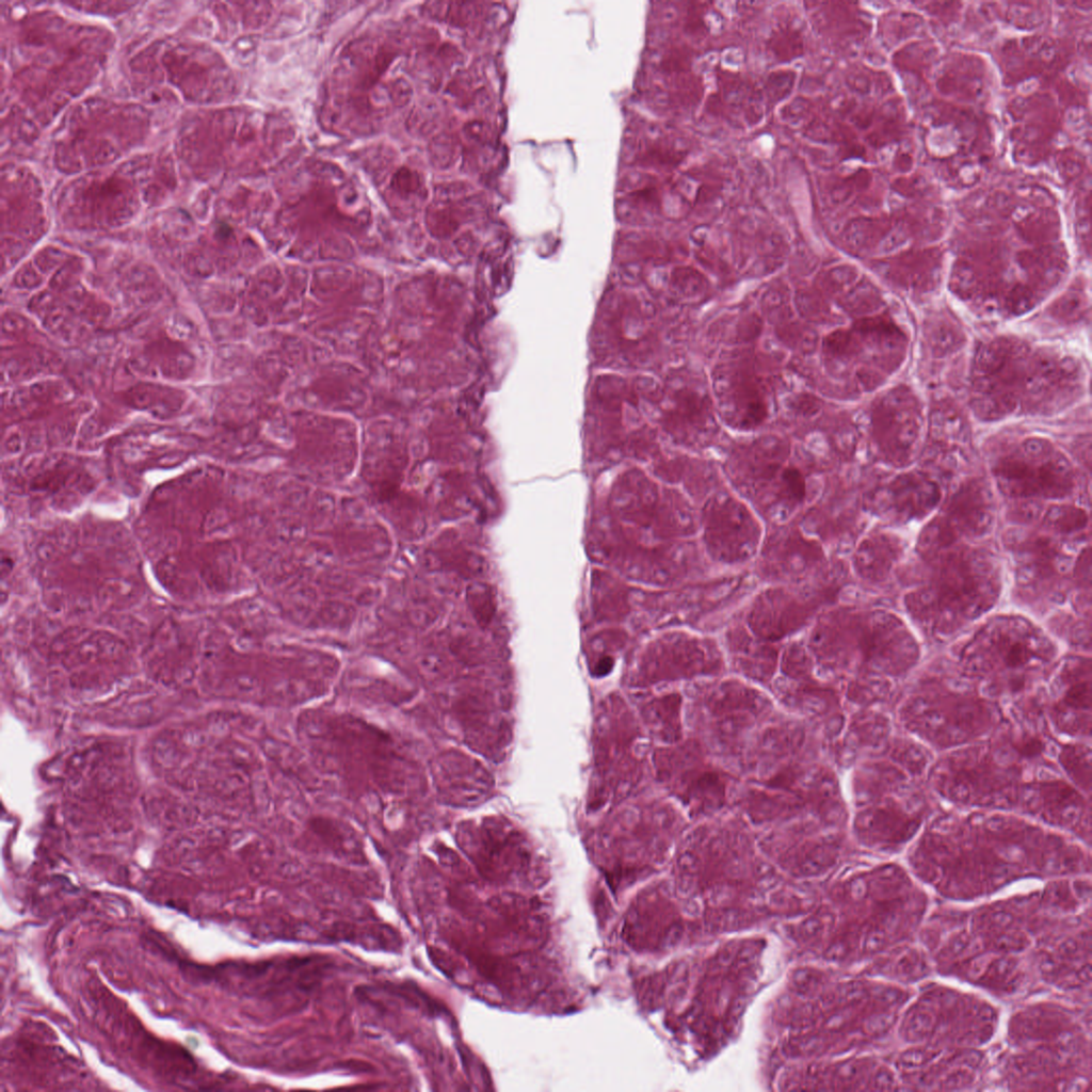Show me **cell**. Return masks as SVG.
I'll list each match as a JSON object with an SVG mask.
<instances>
[{
	"instance_id": "cell-20",
	"label": "cell",
	"mask_w": 1092,
	"mask_h": 1092,
	"mask_svg": "<svg viewBox=\"0 0 1092 1092\" xmlns=\"http://www.w3.org/2000/svg\"><path fill=\"white\" fill-rule=\"evenodd\" d=\"M720 642L728 671L765 689L770 688L778 672L782 645L758 639L742 620L729 623Z\"/></svg>"
},
{
	"instance_id": "cell-27",
	"label": "cell",
	"mask_w": 1092,
	"mask_h": 1092,
	"mask_svg": "<svg viewBox=\"0 0 1092 1092\" xmlns=\"http://www.w3.org/2000/svg\"><path fill=\"white\" fill-rule=\"evenodd\" d=\"M842 1023H844V1016L838 1014V1015H835L832 1018H830L826 1022L825 1026L829 1029H837V1028H839L841 1026Z\"/></svg>"
},
{
	"instance_id": "cell-6",
	"label": "cell",
	"mask_w": 1092,
	"mask_h": 1092,
	"mask_svg": "<svg viewBox=\"0 0 1092 1092\" xmlns=\"http://www.w3.org/2000/svg\"><path fill=\"white\" fill-rule=\"evenodd\" d=\"M1006 719V709L946 668L928 670L904 684L895 723L930 751L942 754L986 738Z\"/></svg>"
},
{
	"instance_id": "cell-12",
	"label": "cell",
	"mask_w": 1092,
	"mask_h": 1092,
	"mask_svg": "<svg viewBox=\"0 0 1092 1092\" xmlns=\"http://www.w3.org/2000/svg\"><path fill=\"white\" fill-rule=\"evenodd\" d=\"M838 591L837 583L765 584L750 599L741 620L758 639L782 645L802 635L835 603Z\"/></svg>"
},
{
	"instance_id": "cell-19",
	"label": "cell",
	"mask_w": 1092,
	"mask_h": 1092,
	"mask_svg": "<svg viewBox=\"0 0 1092 1092\" xmlns=\"http://www.w3.org/2000/svg\"><path fill=\"white\" fill-rule=\"evenodd\" d=\"M944 501L938 480L921 469L904 470L874 489L869 509L894 524L921 521L933 514Z\"/></svg>"
},
{
	"instance_id": "cell-14",
	"label": "cell",
	"mask_w": 1092,
	"mask_h": 1092,
	"mask_svg": "<svg viewBox=\"0 0 1092 1092\" xmlns=\"http://www.w3.org/2000/svg\"><path fill=\"white\" fill-rule=\"evenodd\" d=\"M1041 705L1044 718L1056 737L1090 741V658L1071 655L1059 660L1042 691Z\"/></svg>"
},
{
	"instance_id": "cell-13",
	"label": "cell",
	"mask_w": 1092,
	"mask_h": 1092,
	"mask_svg": "<svg viewBox=\"0 0 1092 1092\" xmlns=\"http://www.w3.org/2000/svg\"><path fill=\"white\" fill-rule=\"evenodd\" d=\"M753 563L757 577L765 584L836 583L824 545L793 519L766 524V533Z\"/></svg>"
},
{
	"instance_id": "cell-3",
	"label": "cell",
	"mask_w": 1092,
	"mask_h": 1092,
	"mask_svg": "<svg viewBox=\"0 0 1092 1092\" xmlns=\"http://www.w3.org/2000/svg\"><path fill=\"white\" fill-rule=\"evenodd\" d=\"M969 403L982 421L1051 416L1079 401L1086 368L1073 353L1019 336H996L976 350Z\"/></svg>"
},
{
	"instance_id": "cell-17",
	"label": "cell",
	"mask_w": 1092,
	"mask_h": 1092,
	"mask_svg": "<svg viewBox=\"0 0 1092 1092\" xmlns=\"http://www.w3.org/2000/svg\"><path fill=\"white\" fill-rule=\"evenodd\" d=\"M996 500L991 484L981 477L963 481L941 504L940 513L924 530L940 544L978 542L993 530Z\"/></svg>"
},
{
	"instance_id": "cell-24",
	"label": "cell",
	"mask_w": 1092,
	"mask_h": 1092,
	"mask_svg": "<svg viewBox=\"0 0 1092 1092\" xmlns=\"http://www.w3.org/2000/svg\"><path fill=\"white\" fill-rule=\"evenodd\" d=\"M820 921L818 919L810 918L804 922L802 931L806 936H814L820 931Z\"/></svg>"
},
{
	"instance_id": "cell-26",
	"label": "cell",
	"mask_w": 1092,
	"mask_h": 1092,
	"mask_svg": "<svg viewBox=\"0 0 1092 1092\" xmlns=\"http://www.w3.org/2000/svg\"><path fill=\"white\" fill-rule=\"evenodd\" d=\"M926 1055L919 1051L909 1053L903 1057V1063L908 1065L920 1064L925 1061Z\"/></svg>"
},
{
	"instance_id": "cell-22",
	"label": "cell",
	"mask_w": 1092,
	"mask_h": 1092,
	"mask_svg": "<svg viewBox=\"0 0 1092 1092\" xmlns=\"http://www.w3.org/2000/svg\"><path fill=\"white\" fill-rule=\"evenodd\" d=\"M892 1019L888 1016L881 1015L870 1018L866 1028L869 1032L877 1033L885 1030L890 1025Z\"/></svg>"
},
{
	"instance_id": "cell-1",
	"label": "cell",
	"mask_w": 1092,
	"mask_h": 1092,
	"mask_svg": "<svg viewBox=\"0 0 1092 1092\" xmlns=\"http://www.w3.org/2000/svg\"><path fill=\"white\" fill-rule=\"evenodd\" d=\"M815 674L855 709L899 695L921 647L902 617L881 608L834 603L802 633Z\"/></svg>"
},
{
	"instance_id": "cell-18",
	"label": "cell",
	"mask_w": 1092,
	"mask_h": 1092,
	"mask_svg": "<svg viewBox=\"0 0 1092 1092\" xmlns=\"http://www.w3.org/2000/svg\"><path fill=\"white\" fill-rule=\"evenodd\" d=\"M1047 531L1050 535L1025 534L1008 541L1013 553L1015 585L1019 594L1030 600L1051 594L1058 600L1059 581L1071 568V557L1062 549V541L1077 540Z\"/></svg>"
},
{
	"instance_id": "cell-28",
	"label": "cell",
	"mask_w": 1092,
	"mask_h": 1092,
	"mask_svg": "<svg viewBox=\"0 0 1092 1092\" xmlns=\"http://www.w3.org/2000/svg\"><path fill=\"white\" fill-rule=\"evenodd\" d=\"M809 980H810V974L808 971H806V970L798 971V974L796 975V978H794V981H796V983L798 985H803V984L809 982Z\"/></svg>"
},
{
	"instance_id": "cell-16",
	"label": "cell",
	"mask_w": 1092,
	"mask_h": 1092,
	"mask_svg": "<svg viewBox=\"0 0 1092 1092\" xmlns=\"http://www.w3.org/2000/svg\"><path fill=\"white\" fill-rule=\"evenodd\" d=\"M922 405L906 386L893 387L878 402L870 419V438L880 461L902 468L921 451Z\"/></svg>"
},
{
	"instance_id": "cell-8",
	"label": "cell",
	"mask_w": 1092,
	"mask_h": 1092,
	"mask_svg": "<svg viewBox=\"0 0 1092 1092\" xmlns=\"http://www.w3.org/2000/svg\"><path fill=\"white\" fill-rule=\"evenodd\" d=\"M721 475L766 524L793 519L807 501V476L790 461L788 444L777 437L737 445L725 457Z\"/></svg>"
},
{
	"instance_id": "cell-15",
	"label": "cell",
	"mask_w": 1092,
	"mask_h": 1092,
	"mask_svg": "<svg viewBox=\"0 0 1092 1092\" xmlns=\"http://www.w3.org/2000/svg\"><path fill=\"white\" fill-rule=\"evenodd\" d=\"M727 661L720 640L690 629H676L657 641L647 665L651 682H682L726 675Z\"/></svg>"
},
{
	"instance_id": "cell-2",
	"label": "cell",
	"mask_w": 1092,
	"mask_h": 1092,
	"mask_svg": "<svg viewBox=\"0 0 1092 1092\" xmlns=\"http://www.w3.org/2000/svg\"><path fill=\"white\" fill-rule=\"evenodd\" d=\"M894 726L846 752L849 828L858 841L882 850L904 846L938 812L929 784L932 751Z\"/></svg>"
},
{
	"instance_id": "cell-11",
	"label": "cell",
	"mask_w": 1092,
	"mask_h": 1092,
	"mask_svg": "<svg viewBox=\"0 0 1092 1092\" xmlns=\"http://www.w3.org/2000/svg\"><path fill=\"white\" fill-rule=\"evenodd\" d=\"M766 533L758 513L729 487H717L698 504V543L712 563L739 567L753 563Z\"/></svg>"
},
{
	"instance_id": "cell-23",
	"label": "cell",
	"mask_w": 1092,
	"mask_h": 1092,
	"mask_svg": "<svg viewBox=\"0 0 1092 1092\" xmlns=\"http://www.w3.org/2000/svg\"><path fill=\"white\" fill-rule=\"evenodd\" d=\"M883 941H884V934L882 932H880V931L872 932L871 934L868 935V937L866 940L865 947H866L867 950H870V951L876 950L877 948H879L882 945Z\"/></svg>"
},
{
	"instance_id": "cell-7",
	"label": "cell",
	"mask_w": 1092,
	"mask_h": 1092,
	"mask_svg": "<svg viewBox=\"0 0 1092 1092\" xmlns=\"http://www.w3.org/2000/svg\"><path fill=\"white\" fill-rule=\"evenodd\" d=\"M684 687L686 735L737 776L755 732L780 709L776 701L765 688L737 675L696 680Z\"/></svg>"
},
{
	"instance_id": "cell-10",
	"label": "cell",
	"mask_w": 1092,
	"mask_h": 1092,
	"mask_svg": "<svg viewBox=\"0 0 1092 1092\" xmlns=\"http://www.w3.org/2000/svg\"><path fill=\"white\" fill-rule=\"evenodd\" d=\"M991 472L1003 496L1027 503L1061 501L1075 492L1076 473L1069 457L1048 438L1027 436L997 455Z\"/></svg>"
},
{
	"instance_id": "cell-4",
	"label": "cell",
	"mask_w": 1092,
	"mask_h": 1092,
	"mask_svg": "<svg viewBox=\"0 0 1092 1092\" xmlns=\"http://www.w3.org/2000/svg\"><path fill=\"white\" fill-rule=\"evenodd\" d=\"M948 669L1007 711L1038 696L1059 662V648L1029 619L989 617L954 652Z\"/></svg>"
},
{
	"instance_id": "cell-25",
	"label": "cell",
	"mask_w": 1092,
	"mask_h": 1092,
	"mask_svg": "<svg viewBox=\"0 0 1092 1092\" xmlns=\"http://www.w3.org/2000/svg\"><path fill=\"white\" fill-rule=\"evenodd\" d=\"M850 892L852 897L862 898L866 892V884L863 879H856L851 883Z\"/></svg>"
},
{
	"instance_id": "cell-21",
	"label": "cell",
	"mask_w": 1092,
	"mask_h": 1092,
	"mask_svg": "<svg viewBox=\"0 0 1092 1092\" xmlns=\"http://www.w3.org/2000/svg\"><path fill=\"white\" fill-rule=\"evenodd\" d=\"M905 551L903 539L890 530L872 529L853 548L850 565L854 576L868 585L887 581Z\"/></svg>"
},
{
	"instance_id": "cell-9",
	"label": "cell",
	"mask_w": 1092,
	"mask_h": 1092,
	"mask_svg": "<svg viewBox=\"0 0 1092 1092\" xmlns=\"http://www.w3.org/2000/svg\"><path fill=\"white\" fill-rule=\"evenodd\" d=\"M658 774L691 822L732 809L737 777L717 764L691 736L656 753Z\"/></svg>"
},
{
	"instance_id": "cell-5",
	"label": "cell",
	"mask_w": 1092,
	"mask_h": 1092,
	"mask_svg": "<svg viewBox=\"0 0 1092 1092\" xmlns=\"http://www.w3.org/2000/svg\"><path fill=\"white\" fill-rule=\"evenodd\" d=\"M918 557L921 575L904 595V607L929 639L938 642L953 637L998 601L1001 565L985 545L958 541Z\"/></svg>"
}]
</instances>
